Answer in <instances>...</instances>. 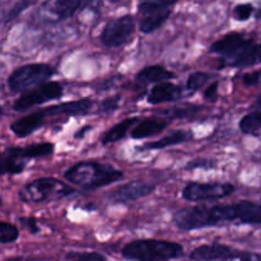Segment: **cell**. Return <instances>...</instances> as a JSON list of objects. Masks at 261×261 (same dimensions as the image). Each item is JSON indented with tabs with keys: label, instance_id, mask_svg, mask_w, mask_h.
Returning a JSON list of instances; mask_svg holds the SVG:
<instances>
[{
	"label": "cell",
	"instance_id": "cell-4",
	"mask_svg": "<svg viewBox=\"0 0 261 261\" xmlns=\"http://www.w3.org/2000/svg\"><path fill=\"white\" fill-rule=\"evenodd\" d=\"M75 189L55 177H40L25 184L18 198L27 204H43L60 200L75 194Z\"/></svg>",
	"mask_w": 261,
	"mask_h": 261
},
{
	"label": "cell",
	"instance_id": "cell-17",
	"mask_svg": "<svg viewBox=\"0 0 261 261\" xmlns=\"http://www.w3.org/2000/svg\"><path fill=\"white\" fill-rule=\"evenodd\" d=\"M55 150V144L50 142L35 143V144L25 145V147H9L4 150L7 154L13 155L15 158H19L22 161L33 160V158L46 157V155L53 154Z\"/></svg>",
	"mask_w": 261,
	"mask_h": 261
},
{
	"label": "cell",
	"instance_id": "cell-8",
	"mask_svg": "<svg viewBox=\"0 0 261 261\" xmlns=\"http://www.w3.org/2000/svg\"><path fill=\"white\" fill-rule=\"evenodd\" d=\"M172 2H142L138 4V12L143 15L139 20V31L145 33H152L160 30L166 20L171 17Z\"/></svg>",
	"mask_w": 261,
	"mask_h": 261
},
{
	"label": "cell",
	"instance_id": "cell-1",
	"mask_svg": "<svg viewBox=\"0 0 261 261\" xmlns=\"http://www.w3.org/2000/svg\"><path fill=\"white\" fill-rule=\"evenodd\" d=\"M172 222L182 231H195L228 223L261 224V204L241 200L211 206H189L176 212Z\"/></svg>",
	"mask_w": 261,
	"mask_h": 261
},
{
	"label": "cell",
	"instance_id": "cell-26",
	"mask_svg": "<svg viewBox=\"0 0 261 261\" xmlns=\"http://www.w3.org/2000/svg\"><path fill=\"white\" fill-rule=\"evenodd\" d=\"M212 78H213V75L211 73H206V71H195V73H191L189 75L188 81H186V88L195 93V92L203 89L204 86Z\"/></svg>",
	"mask_w": 261,
	"mask_h": 261
},
{
	"label": "cell",
	"instance_id": "cell-30",
	"mask_svg": "<svg viewBox=\"0 0 261 261\" xmlns=\"http://www.w3.org/2000/svg\"><path fill=\"white\" fill-rule=\"evenodd\" d=\"M33 3L32 2H18V3H14V4L12 5V7L9 8L8 10H4L3 12V23H7L9 22V20L14 19V18H17L18 15L20 14V13L23 12V10L25 9L27 7H31Z\"/></svg>",
	"mask_w": 261,
	"mask_h": 261
},
{
	"label": "cell",
	"instance_id": "cell-14",
	"mask_svg": "<svg viewBox=\"0 0 261 261\" xmlns=\"http://www.w3.org/2000/svg\"><path fill=\"white\" fill-rule=\"evenodd\" d=\"M239 251L240 250L223 244L201 245L191 251L190 259L194 261H222L236 256Z\"/></svg>",
	"mask_w": 261,
	"mask_h": 261
},
{
	"label": "cell",
	"instance_id": "cell-13",
	"mask_svg": "<svg viewBox=\"0 0 261 261\" xmlns=\"http://www.w3.org/2000/svg\"><path fill=\"white\" fill-rule=\"evenodd\" d=\"M250 38L241 32H229L212 43L211 53L222 56L224 61H231L242 50Z\"/></svg>",
	"mask_w": 261,
	"mask_h": 261
},
{
	"label": "cell",
	"instance_id": "cell-38",
	"mask_svg": "<svg viewBox=\"0 0 261 261\" xmlns=\"http://www.w3.org/2000/svg\"><path fill=\"white\" fill-rule=\"evenodd\" d=\"M252 109L261 110V96H259L256 99H255L254 103H252Z\"/></svg>",
	"mask_w": 261,
	"mask_h": 261
},
{
	"label": "cell",
	"instance_id": "cell-24",
	"mask_svg": "<svg viewBox=\"0 0 261 261\" xmlns=\"http://www.w3.org/2000/svg\"><path fill=\"white\" fill-rule=\"evenodd\" d=\"M25 162L27 161H22L19 158H15L13 155L3 152L2 173H4V175H18V173H22L25 168Z\"/></svg>",
	"mask_w": 261,
	"mask_h": 261
},
{
	"label": "cell",
	"instance_id": "cell-15",
	"mask_svg": "<svg viewBox=\"0 0 261 261\" xmlns=\"http://www.w3.org/2000/svg\"><path fill=\"white\" fill-rule=\"evenodd\" d=\"M94 101L91 98L75 99V101L63 102V103L54 105L47 107L50 116H84L92 111Z\"/></svg>",
	"mask_w": 261,
	"mask_h": 261
},
{
	"label": "cell",
	"instance_id": "cell-33",
	"mask_svg": "<svg viewBox=\"0 0 261 261\" xmlns=\"http://www.w3.org/2000/svg\"><path fill=\"white\" fill-rule=\"evenodd\" d=\"M18 222H19L20 227L27 232H30L31 234H37L41 231L40 226L37 223V219L35 217H19Z\"/></svg>",
	"mask_w": 261,
	"mask_h": 261
},
{
	"label": "cell",
	"instance_id": "cell-9",
	"mask_svg": "<svg viewBox=\"0 0 261 261\" xmlns=\"http://www.w3.org/2000/svg\"><path fill=\"white\" fill-rule=\"evenodd\" d=\"M88 2H75V0H56V2H45L41 4L40 9L36 12L35 17L40 23L53 24L73 17L78 10L88 7Z\"/></svg>",
	"mask_w": 261,
	"mask_h": 261
},
{
	"label": "cell",
	"instance_id": "cell-19",
	"mask_svg": "<svg viewBox=\"0 0 261 261\" xmlns=\"http://www.w3.org/2000/svg\"><path fill=\"white\" fill-rule=\"evenodd\" d=\"M261 63V42L250 38L242 50L229 61V65L234 68H249Z\"/></svg>",
	"mask_w": 261,
	"mask_h": 261
},
{
	"label": "cell",
	"instance_id": "cell-36",
	"mask_svg": "<svg viewBox=\"0 0 261 261\" xmlns=\"http://www.w3.org/2000/svg\"><path fill=\"white\" fill-rule=\"evenodd\" d=\"M260 79H261V74L259 70L251 71V73H247L242 76V82H244L245 86L247 87L256 86V84L260 82Z\"/></svg>",
	"mask_w": 261,
	"mask_h": 261
},
{
	"label": "cell",
	"instance_id": "cell-18",
	"mask_svg": "<svg viewBox=\"0 0 261 261\" xmlns=\"http://www.w3.org/2000/svg\"><path fill=\"white\" fill-rule=\"evenodd\" d=\"M170 125V120L165 116H152L138 122L132 130L133 139H145L162 133Z\"/></svg>",
	"mask_w": 261,
	"mask_h": 261
},
{
	"label": "cell",
	"instance_id": "cell-32",
	"mask_svg": "<svg viewBox=\"0 0 261 261\" xmlns=\"http://www.w3.org/2000/svg\"><path fill=\"white\" fill-rule=\"evenodd\" d=\"M120 99H121V96L120 94H116V96H111L105 98L103 101L99 103L98 110L97 112H101V114H110V112H114L119 109Z\"/></svg>",
	"mask_w": 261,
	"mask_h": 261
},
{
	"label": "cell",
	"instance_id": "cell-21",
	"mask_svg": "<svg viewBox=\"0 0 261 261\" xmlns=\"http://www.w3.org/2000/svg\"><path fill=\"white\" fill-rule=\"evenodd\" d=\"M175 78V73L166 69L162 65H149L140 69L135 75V81L139 84H160L163 82H167L170 79Z\"/></svg>",
	"mask_w": 261,
	"mask_h": 261
},
{
	"label": "cell",
	"instance_id": "cell-12",
	"mask_svg": "<svg viewBox=\"0 0 261 261\" xmlns=\"http://www.w3.org/2000/svg\"><path fill=\"white\" fill-rule=\"evenodd\" d=\"M47 117H50L47 107L36 110V111L12 122L9 129L17 138H27L35 132H37L38 129H41L47 121Z\"/></svg>",
	"mask_w": 261,
	"mask_h": 261
},
{
	"label": "cell",
	"instance_id": "cell-25",
	"mask_svg": "<svg viewBox=\"0 0 261 261\" xmlns=\"http://www.w3.org/2000/svg\"><path fill=\"white\" fill-rule=\"evenodd\" d=\"M201 110V106H196V105H185V106L180 107H173V109L167 110L165 111L163 116L167 117L168 120H175V119H189V117L195 116L199 114Z\"/></svg>",
	"mask_w": 261,
	"mask_h": 261
},
{
	"label": "cell",
	"instance_id": "cell-6",
	"mask_svg": "<svg viewBox=\"0 0 261 261\" xmlns=\"http://www.w3.org/2000/svg\"><path fill=\"white\" fill-rule=\"evenodd\" d=\"M135 32V19L133 15L125 14L110 19L99 35V41L105 47L116 48L126 45Z\"/></svg>",
	"mask_w": 261,
	"mask_h": 261
},
{
	"label": "cell",
	"instance_id": "cell-39",
	"mask_svg": "<svg viewBox=\"0 0 261 261\" xmlns=\"http://www.w3.org/2000/svg\"><path fill=\"white\" fill-rule=\"evenodd\" d=\"M256 18H261V8L259 10H257V13H256Z\"/></svg>",
	"mask_w": 261,
	"mask_h": 261
},
{
	"label": "cell",
	"instance_id": "cell-5",
	"mask_svg": "<svg viewBox=\"0 0 261 261\" xmlns=\"http://www.w3.org/2000/svg\"><path fill=\"white\" fill-rule=\"evenodd\" d=\"M56 74V69L46 63L25 64L15 69L8 78V87L13 93H19L35 86H42Z\"/></svg>",
	"mask_w": 261,
	"mask_h": 261
},
{
	"label": "cell",
	"instance_id": "cell-16",
	"mask_svg": "<svg viewBox=\"0 0 261 261\" xmlns=\"http://www.w3.org/2000/svg\"><path fill=\"white\" fill-rule=\"evenodd\" d=\"M184 88L171 82L154 84L147 94V102L149 105H160L165 102H173L182 98Z\"/></svg>",
	"mask_w": 261,
	"mask_h": 261
},
{
	"label": "cell",
	"instance_id": "cell-34",
	"mask_svg": "<svg viewBox=\"0 0 261 261\" xmlns=\"http://www.w3.org/2000/svg\"><path fill=\"white\" fill-rule=\"evenodd\" d=\"M218 89H219V82H213V83L209 84L203 93L204 99L209 102H216L219 96Z\"/></svg>",
	"mask_w": 261,
	"mask_h": 261
},
{
	"label": "cell",
	"instance_id": "cell-23",
	"mask_svg": "<svg viewBox=\"0 0 261 261\" xmlns=\"http://www.w3.org/2000/svg\"><path fill=\"white\" fill-rule=\"evenodd\" d=\"M239 127L244 134H257V132L261 129V110H255V111L245 115V116L240 120Z\"/></svg>",
	"mask_w": 261,
	"mask_h": 261
},
{
	"label": "cell",
	"instance_id": "cell-27",
	"mask_svg": "<svg viewBox=\"0 0 261 261\" xmlns=\"http://www.w3.org/2000/svg\"><path fill=\"white\" fill-rule=\"evenodd\" d=\"M19 239V229L15 224L3 221L0 223V242L3 245L13 244Z\"/></svg>",
	"mask_w": 261,
	"mask_h": 261
},
{
	"label": "cell",
	"instance_id": "cell-3",
	"mask_svg": "<svg viewBox=\"0 0 261 261\" xmlns=\"http://www.w3.org/2000/svg\"><path fill=\"white\" fill-rule=\"evenodd\" d=\"M185 252L177 242L167 240H134L125 245L121 256L130 261H171L181 257Z\"/></svg>",
	"mask_w": 261,
	"mask_h": 261
},
{
	"label": "cell",
	"instance_id": "cell-28",
	"mask_svg": "<svg viewBox=\"0 0 261 261\" xmlns=\"http://www.w3.org/2000/svg\"><path fill=\"white\" fill-rule=\"evenodd\" d=\"M65 261H107L102 254L96 251H82V252H69L66 255Z\"/></svg>",
	"mask_w": 261,
	"mask_h": 261
},
{
	"label": "cell",
	"instance_id": "cell-22",
	"mask_svg": "<svg viewBox=\"0 0 261 261\" xmlns=\"http://www.w3.org/2000/svg\"><path fill=\"white\" fill-rule=\"evenodd\" d=\"M138 121H139V117L133 116L117 122L116 125H114L111 129H109L103 135H102V145H109L112 144V143H116L119 142V140L124 139V138L126 137L127 133H129V130L133 127V125H137Z\"/></svg>",
	"mask_w": 261,
	"mask_h": 261
},
{
	"label": "cell",
	"instance_id": "cell-40",
	"mask_svg": "<svg viewBox=\"0 0 261 261\" xmlns=\"http://www.w3.org/2000/svg\"><path fill=\"white\" fill-rule=\"evenodd\" d=\"M259 71H260V74H261V69H260V70H259Z\"/></svg>",
	"mask_w": 261,
	"mask_h": 261
},
{
	"label": "cell",
	"instance_id": "cell-11",
	"mask_svg": "<svg viewBox=\"0 0 261 261\" xmlns=\"http://www.w3.org/2000/svg\"><path fill=\"white\" fill-rule=\"evenodd\" d=\"M155 184L145 182V181H132L116 188L107 194V200L112 204H129L139 199L145 198L154 193Z\"/></svg>",
	"mask_w": 261,
	"mask_h": 261
},
{
	"label": "cell",
	"instance_id": "cell-31",
	"mask_svg": "<svg viewBox=\"0 0 261 261\" xmlns=\"http://www.w3.org/2000/svg\"><path fill=\"white\" fill-rule=\"evenodd\" d=\"M252 13H254V5L250 3L239 4L233 8V18L239 22L249 20L252 17Z\"/></svg>",
	"mask_w": 261,
	"mask_h": 261
},
{
	"label": "cell",
	"instance_id": "cell-29",
	"mask_svg": "<svg viewBox=\"0 0 261 261\" xmlns=\"http://www.w3.org/2000/svg\"><path fill=\"white\" fill-rule=\"evenodd\" d=\"M218 167L216 160H212V158H195V160H191L186 163L185 170L191 171V170H198V168H204V170H214V168Z\"/></svg>",
	"mask_w": 261,
	"mask_h": 261
},
{
	"label": "cell",
	"instance_id": "cell-37",
	"mask_svg": "<svg viewBox=\"0 0 261 261\" xmlns=\"http://www.w3.org/2000/svg\"><path fill=\"white\" fill-rule=\"evenodd\" d=\"M88 130H91V126L87 125V126H84L83 129H79L78 132L75 133V135H74V138H75V139H81V138H83L84 135H86V132H88Z\"/></svg>",
	"mask_w": 261,
	"mask_h": 261
},
{
	"label": "cell",
	"instance_id": "cell-2",
	"mask_svg": "<svg viewBox=\"0 0 261 261\" xmlns=\"http://www.w3.org/2000/svg\"><path fill=\"white\" fill-rule=\"evenodd\" d=\"M64 177L84 190H96L120 181L124 177V172L110 163L82 161L70 166L64 173Z\"/></svg>",
	"mask_w": 261,
	"mask_h": 261
},
{
	"label": "cell",
	"instance_id": "cell-35",
	"mask_svg": "<svg viewBox=\"0 0 261 261\" xmlns=\"http://www.w3.org/2000/svg\"><path fill=\"white\" fill-rule=\"evenodd\" d=\"M222 261H261V255L255 254V252L241 251V250H240L239 254H237L236 256Z\"/></svg>",
	"mask_w": 261,
	"mask_h": 261
},
{
	"label": "cell",
	"instance_id": "cell-7",
	"mask_svg": "<svg viewBox=\"0 0 261 261\" xmlns=\"http://www.w3.org/2000/svg\"><path fill=\"white\" fill-rule=\"evenodd\" d=\"M236 191L229 182H198L191 181L182 189V198L190 203L213 201L224 199Z\"/></svg>",
	"mask_w": 261,
	"mask_h": 261
},
{
	"label": "cell",
	"instance_id": "cell-10",
	"mask_svg": "<svg viewBox=\"0 0 261 261\" xmlns=\"http://www.w3.org/2000/svg\"><path fill=\"white\" fill-rule=\"evenodd\" d=\"M64 96V87L59 82H47L28 93L22 94L15 99L13 109L17 112H24L32 107L40 106L48 101H55Z\"/></svg>",
	"mask_w": 261,
	"mask_h": 261
},
{
	"label": "cell",
	"instance_id": "cell-20",
	"mask_svg": "<svg viewBox=\"0 0 261 261\" xmlns=\"http://www.w3.org/2000/svg\"><path fill=\"white\" fill-rule=\"evenodd\" d=\"M194 139V133L191 130H175V132L170 133L166 137L161 138V139L154 140V142L145 143L140 150H160L165 149V148L172 147V145L182 144V143H188Z\"/></svg>",
	"mask_w": 261,
	"mask_h": 261
}]
</instances>
